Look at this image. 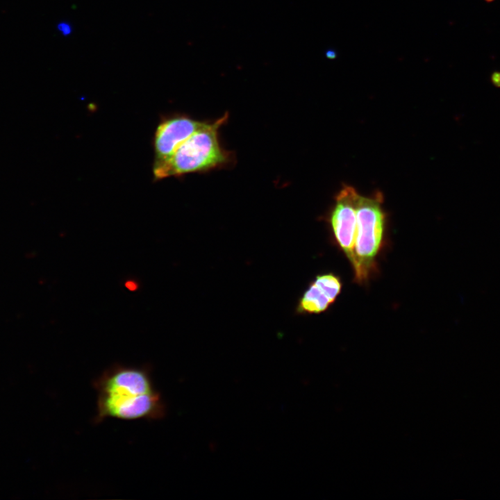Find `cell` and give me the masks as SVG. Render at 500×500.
Masks as SVG:
<instances>
[{"mask_svg":"<svg viewBox=\"0 0 500 500\" xmlns=\"http://www.w3.org/2000/svg\"><path fill=\"white\" fill-rule=\"evenodd\" d=\"M58 29L65 35H67L72 32L71 26L66 22H60L58 24Z\"/></svg>","mask_w":500,"mask_h":500,"instance_id":"obj_7","label":"cell"},{"mask_svg":"<svg viewBox=\"0 0 500 500\" xmlns=\"http://www.w3.org/2000/svg\"><path fill=\"white\" fill-rule=\"evenodd\" d=\"M227 119L228 115L225 114L214 122H203L167 159L153 164L154 180L203 172L227 164L230 155L222 148L219 139V128Z\"/></svg>","mask_w":500,"mask_h":500,"instance_id":"obj_2","label":"cell"},{"mask_svg":"<svg viewBox=\"0 0 500 500\" xmlns=\"http://www.w3.org/2000/svg\"><path fill=\"white\" fill-rule=\"evenodd\" d=\"M95 424L106 419L156 420L166 415V406L156 388L151 367L115 363L94 379Z\"/></svg>","mask_w":500,"mask_h":500,"instance_id":"obj_1","label":"cell"},{"mask_svg":"<svg viewBox=\"0 0 500 500\" xmlns=\"http://www.w3.org/2000/svg\"><path fill=\"white\" fill-rule=\"evenodd\" d=\"M326 56L328 58L333 59V58H335L336 54L334 51L328 50L326 53Z\"/></svg>","mask_w":500,"mask_h":500,"instance_id":"obj_9","label":"cell"},{"mask_svg":"<svg viewBox=\"0 0 500 500\" xmlns=\"http://www.w3.org/2000/svg\"><path fill=\"white\" fill-rule=\"evenodd\" d=\"M485 1H488V2H491V1H494V0H485Z\"/></svg>","mask_w":500,"mask_h":500,"instance_id":"obj_10","label":"cell"},{"mask_svg":"<svg viewBox=\"0 0 500 500\" xmlns=\"http://www.w3.org/2000/svg\"><path fill=\"white\" fill-rule=\"evenodd\" d=\"M358 194L354 188L344 185L335 197V205L328 217L333 238L351 264L353 259Z\"/></svg>","mask_w":500,"mask_h":500,"instance_id":"obj_4","label":"cell"},{"mask_svg":"<svg viewBox=\"0 0 500 500\" xmlns=\"http://www.w3.org/2000/svg\"><path fill=\"white\" fill-rule=\"evenodd\" d=\"M342 288L341 279L335 274L317 275L300 297L296 312L310 315L326 311L340 294Z\"/></svg>","mask_w":500,"mask_h":500,"instance_id":"obj_6","label":"cell"},{"mask_svg":"<svg viewBox=\"0 0 500 500\" xmlns=\"http://www.w3.org/2000/svg\"><path fill=\"white\" fill-rule=\"evenodd\" d=\"M492 81L494 85H500V72H494L492 76Z\"/></svg>","mask_w":500,"mask_h":500,"instance_id":"obj_8","label":"cell"},{"mask_svg":"<svg viewBox=\"0 0 500 500\" xmlns=\"http://www.w3.org/2000/svg\"><path fill=\"white\" fill-rule=\"evenodd\" d=\"M203 123L183 114L162 117L153 138V164L167 159L176 147L199 128Z\"/></svg>","mask_w":500,"mask_h":500,"instance_id":"obj_5","label":"cell"},{"mask_svg":"<svg viewBox=\"0 0 500 500\" xmlns=\"http://www.w3.org/2000/svg\"><path fill=\"white\" fill-rule=\"evenodd\" d=\"M381 193L356 200V227L353 259L351 264L357 283L362 284L376 268V257L384 243L386 215Z\"/></svg>","mask_w":500,"mask_h":500,"instance_id":"obj_3","label":"cell"}]
</instances>
